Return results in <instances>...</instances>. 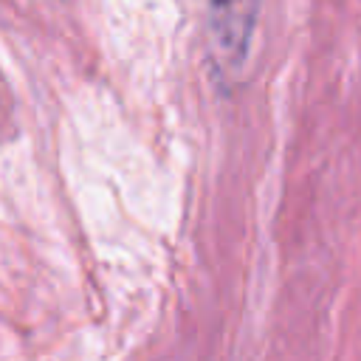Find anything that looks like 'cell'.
Instances as JSON below:
<instances>
[{
  "instance_id": "cell-1",
  "label": "cell",
  "mask_w": 361,
  "mask_h": 361,
  "mask_svg": "<svg viewBox=\"0 0 361 361\" xmlns=\"http://www.w3.org/2000/svg\"><path fill=\"white\" fill-rule=\"evenodd\" d=\"M257 23V0H209V39L214 59L231 71L245 62Z\"/></svg>"
}]
</instances>
